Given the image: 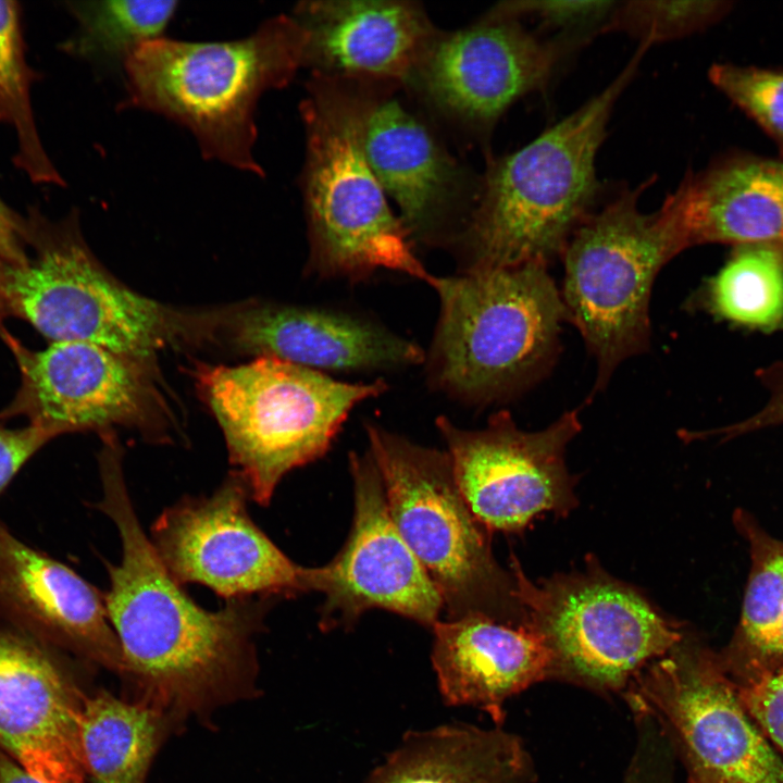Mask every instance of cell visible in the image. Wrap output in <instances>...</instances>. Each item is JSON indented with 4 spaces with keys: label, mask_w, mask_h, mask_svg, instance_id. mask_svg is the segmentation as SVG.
<instances>
[{
    "label": "cell",
    "mask_w": 783,
    "mask_h": 783,
    "mask_svg": "<svg viewBox=\"0 0 783 783\" xmlns=\"http://www.w3.org/2000/svg\"><path fill=\"white\" fill-rule=\"evenodd\" d=\"M436 426L453 475L473 514L490 532H520L543 512L567 515L577 505L566 449L581 431L577 411L537 432L520 430L507 411L468 431L446 417Z\"/></svg>",
    "instance_id": "cell-13"
},
{
    "label": "cell",
    "mask_w": 783,
    "mask_h": 783,
    "mask_svg": "<svg viewBox=\"0 0 783 783\" xmlns=\"http://www.w3.org/2000/svg\"><path fill=\"white\" fill-rule=\"evenodd\" d=\"M365 431L391 519L438 591L447 620L482 614L524 624L513 576L496 561L490 531L462 497L448 452L374 423Z\"/></svg>",
    "instance_id": "cell-9"
},
{
    "label": "cell",
    "mask_w": 783,
    "mask_h": 783,
    "mask_svg": "<svg viewBox=\"0 0 783 783\" xmlns=\"http://www.w3.org/2000/svg\"><path fill=\"white\" fill-rule=\"evenodd\" d=\"M689 783H741L712 772L691 768Z\"/></svg>",
    "instance_id": "cell-38"
},
{
    "label": "cell",
    "mask_w": 783,
    "mask_h": 783,
    "mask_svg": "<svg viewBox=\"0 0 783 783\" xmlns=\"http://www.w3.org/2000/svg\"><path fill=\"white\" fill-rule=\"evenodd\" d=\"M526 769L514 736L448 724L407 733L365 783H520Z\"/></svg>",
    "instance_id": "cell-24"
},
{
    "label": "cell",
    "mask_w": 783,
    "mask_h": 783,
    "mask_svg": "<svg viewBox=\"0 0 783 783\" xmlns=\"http://www.w3.org/2000/svg\"><path fill=\"white\" fill-rule=\"evenodd\" d=\"M169 714L107 692L85 696L80 744L86 774L95 783H145L166 731Z\"/></svg>",
    "instance_id": "cell-25"
},
{
    "label": "cell",
    "mask_w": 783,
    "mask_h": 783,
    "mask_svg": "<svg viewBox=\"0 0 783 783\" xmlns=\"http://www.w3.org/2000/svg\"><path fill=\"white\" fill-rule=\"evenodd\" d=\"M731 678L748 714L765 736L783 751V664L741 672Z\"/></svg>",
    "instance_id": "cell-32"
},
{
    "label": "cell",
    "mask_w": 783,
    "mask_h": 783,
    "mask_svg": "<svg viewBox=\"0 0 783 783\" xmlns=\"http://www.w3.org/2000/svg\"><path fill=\"white\" fill-rule=\"evenodd\" d=\"M709 78L774 140L783 159V70L717 63Z\"/></svg>",
    "instance_id": "cell-31"
},
{
    "label": "cell",
    "mask_w": 783,
    "mask_h": 783,
    "mask_svg": "<svg viewBox=\"0 0 783 783\" xmlns=\"http://www.w3.org/2000/svg\"><path fill=\"white\" fill-rule=\"evenodd\" d=\"M27 259L0 266V297L51 340L98 345L153 359L159 350L215 338L222 312L192 313L145 297L114 278L89 250L76 214L27 222Z\"/></svg>",
    "instance_id": "cell-4"
},
{
    "label": "cell",
    "mask_w": 783,
    "mask_h": 783,
    "mask_svg": "<svg viewBox=\"0 0 783 783\" xmlns=\"http://www.w3.org/2000/svg\"><path fill=\"white\" fill-rule=\"evenodd\" d=\"M0 334L16 359L21 385L0 419L25 417L55 436L82 431L111 433L121 425L159 437L165 405L151 359L80 341L30 350L5 330Z\"/></svg>",
    "instance_id": "cell-11"
},
{
    "label": "cell",
    "mask_w": 783,
    "mask_h": 783,
    "mask_svg": "<svg viewBox=\"0 0 783 783\" xmlns=\"http://www.w3.org/2000/svg\"><path fill=\"white\" fill-rule=\"evenodd\" d=\"M783 422V381L779 384L768 405L756 415L722 431L731 436Z\"/></svg>",
    "instance_id": "cell-36"
},
{
    "label": "cell",
    "mask_w": 783,
    "mask_h": 783,
    "mask_svg": "<svg viewBox=\"0 0 783 783\" xmlns=\"http://www.w3.org/2000/svg\"><path fill=\"white\" fill-rule=\"evenodd\" d=\"M4 313H5V311H4V308H3V304H2V300H1V297H0V323H1V319H2V316H3ZM2 328H3V327H1V325H0V331H1Z\"/></svg>",
    "instance_id": "cell-40"
},
{
    "label": "cell",
    "mask_w": 783,
    "mask_h": 783,
    "mask_svg": "<svg viewBox=\"0 0 783 783\" xmlns=\"http://www.w3.org/2000/svg\"><path fill=\"white\" fill-rule=\"evenodd\" d=\"M196 374L223 432L233 472L262 506L285 474L330 449L358 403L387 389L382 378L343 382L272 357L235 366L200 365Z\"/></svg>",
    "instance_id": "cell-8"
},
{
    "label": "cell",
    "mask_w": 783,
    "mask_h": 783,
    "mask_svg": "<svg viewBox=\"0 0 783 783\" xmlns=\"http://www.w3.org/2000/svg\"><path fill=\"white\" fill-rule=\"evenodd\" d=\"M27 259V222L0 199V266L18 265Z\"/></svg>",
    "instance_id": "cell-35"
},
{
    "label": "cell",
    "mask_w": 783,
    "mask_h": 783,
    "mask_svg": "<svg viewBox=\"0 0 783 783\" xmlns=\"http://www.w3.org/2000/svg\"><path fill=\"white\" fill-rule=\"evenodd\" d=\"M681 643L649 668L641 687L676 732L691 768L741 783H783V761L743 706L720 657Z\"/></svg>",
    "instance_id": "cell-15"
},
{
    "label": "cell",
    "mask_w": 783,
    "mask_h": 783,
    "mask_svg": "<svg viewBox=\"0 0 783 783\" xmlns=\"http://www.w3.org/2000/svg\"><path fill=\"white\" fill-rule=\"evenodd\" d=\"M0 783H41L0 748Z\"/></svg>",
    "instance_id": "cell-37"
},
{
    "label": "cell",
    "mask_w": 783,
    "mask_h": 783,
    "mask_svg": "<svg viewBox=\"0 0 783 783\" xmlns=\"http://www.w3.org/2000/svg\"><path fill=\"white\" fill-rule=\"evenodd\" d=\"M616 5L614 1H517L496 10L517 17L533 14L550 26L575 28L609 20Z\"/></svg>",
    "instance_id": "cell-33"
},
{
    "label": "cell",
    "mask_w": 783,
    "mask_h": 783,
    "mask_svg": "<svg viewBox=\"0 0 783 783\" xmlns=\"http://www.w3.org/2000/svg\"><path fill=\"white\" fill-rule=\"evenodd\" d=\"M304 34L293 16L265 20L246 37L142 45L124 70L120 109L148 111L191 133L203 158L263 176L256 159V109L303 66Z\"/></svg>",
    "instance_id": "cell-3"
},
{
    "label": "cell",
    "mask_w": 783,
    "mask_h": 783,
    "mask_svg": "<svg viewBox=\"0 0 783 783\" xmlns=\"http://www.w3.org/2000/svg\"><path fill=\"white\" fill-rule=\"evenodd\" d=\"M432 630V663L445 704L478 707L498 723L510 696L556 671L545 638L527 624L473 614L438 620Z\"/></svg>",
    "instance_id": "cell-22"
},
{
    "label": "cell",
    "mask_w": 783,
    "mask_h": 783,
    "mask_svg": "<svg viewBox=\"0 0 783 783\" xmlns=\"http://www.w3.org/2000/svg\"><path fill=\"white\" fill-rule=\"evenodd\" d=\"M362 142L411 241L437 244L451 237L465 176L426 124L398 98L368 97Z\"/></svg>",
    "instance_id": "cell-20"
},
{
    "label": "cell",
    "mask_w": 783,
    "mask_h": 783,
    "mask_svg": "<svg viewBox=\"0 0 783 783\" xmlns=\"http://www.w3.org/2000/svg\"><path fill=\"white\" fill-rule=\"evenodd\" d=\"M427 284L440 303L427 357L436 388L462 401L489 403L548 370L568 314L547 266L432 275Z\"/></svg>",
    "instance_id": "cell-6"
},
{
    "label": "cell",
    "mask_w": 783,
    "mask_h": 783,
    "mask_svg": "<svg viewBox=\"0 0 783 783\" xmlns=\"http://www.w3.org/2000/svg\"><path fill=\"white\" fill-rule=\"evenodd\" d=\"M643 189L645 184L626 189L591 212L561 254V298L568 321L596 358L598 389L623 360L648 348L652 283L691 246L681 186L652 213L638 209Z\"/></svg>",
    "instance_id": "cell-7"
},
{
    "label": "cell",
    "mask_w": 783,
    "mask_h": 783,
    "mask_svg": "<svg viewBox=\"0 0 783 783\" xmlns=\"http://www.w3.org/2000/svg\"><path fill=\"white\" fill-rule=\"evenodd\" d=\"M54 437L52 432L34 424L0 427V494L25 462Z\"/></svg>",
    "instance_id": "cell-34"
},
{
    "label": "cell",
    "mask_w": 783,
    "mask_h": 783,
    "mask_svg": "<svg viewBox=\"0 0 783 783\" xmlns=\"http://www.w3.org/2000/svg\"><path fill=\"white\" fill-rule=\"evenodd\" d=\"M54 652L0 620V748L41 783H85V696Z\"/></svg>",
    "instance_id": "cell-17"
},
{
    "label": "cell",
    "mask_w": 783,
    "mask_h": 783,
    "mask_svg": "<svg viewBox=\"0 0 783 783\" xmlns=\"http://www.w3.org/2000/svg\"><path fill=\"white\" fill-rule=\"evenodd\" d=\"M560 51L495 10L470 27L436 33L409 79L447 116L486 128L546 84Z\"/></svg>",
    "instance_id": "cell-16"
},
{
    "label": "cell",
    "mask_w": 783,
    "mask_h": 783,
    "mask_svg": "<svg viewBox=\"0 0 783 783\" xmlns=\"http://www.w3.org/2000/svg\"><path fill=\"white\" fill-rule=\"evenodd\" d=\"M0 620L52 649L121 672L104 594L0 522Z\"/></svg>",
    "instance_id": "cell-18"
},
{
    "label": "cell",
    "mask_w": 783,
    "mask_h": 783,
    "mask_svg": "<svg viewBox=\"0 0 783 783\" xmlns=\"http://www.w3.org/2000/svg\"><path fill=\"white\" fill-rule=\"evenodd\" d=\"M731 1H629L617 3L604 30L626 32L652 45L699 32L721 20Z\"/></svg>",
    "instance_id": "cell-30"
},
{
    "label": "cell",
    "mask_w": 783,
    "mask_h": 783,
    "mask_svg": "<svg viewBox=\"0 0 783 783\" xmlns=\"http://www.w3.org/2000/svg\"><path fill=\"white\" fill-rule=\"evenodd\" d=\"M368 97L341 79L314 75L302 101V194L309 269L319 276L364 279L381 269L430 282L412 241L366 160Z\"/></svg>",
    "instance_id": "cell-5"
},
{
    "label": "cell",
    "mask_w": 783,
    "mask_h": 783,
    "mask_svg": "<svg viewBox=\"0 0 783 783\" xmlns=\"http://www.w3.org/2000/svg\"><path fill=\"white\" fill-rule=\"evenodd\" d=\"M749 544L751 567L739 624L723 656L730 674L781 666L779 632L783 614V542L768 535L746 512L734 514Z\"/></svg>",
    "instance_id": "cell-26"
},
{
    "label": "cell",
    "mask_w": 783,
    "mask_h": 783,
    "mask_svg": "<svg viewBox=\"0 0 783 783\" xmlns=\"http://www.w3.org/2000/svg\"><path fill=\"white\" fill-rule=\"evenodd\" d=\"M237 350L316 371H378L420 364L422 348L366 318L316 307L254 303L220 327Z\"/></svg>",
    "instance_id": "cell-19"
},
{
    "label": "cell",
    "mask_w": 783,
    "mask_h": 783,
    "mask_svg": "<svg viewBox=\"0 0 783 783\" xmlns=\"http://www.w3.org/2000/svg\"><path fill=\"white\" fill-rule=\"evenodd\" d=\"M710 310L730 322L760 330L783 323V245L736 246L710 281Z\"/></svg>",
    "instance_id": "cell-28"
},
{
    "label": "cell",
    "mask_w": 783,
    "mask_h": 783,
    "mask_svg": "<svg viewBox=\"0 0 783 783\" xmlns=\"http://www.w3.org/2000/svg\"><path fill=\"white\" fill-rule=\"evenodd\" d=\"M689 245H783V159L726 157L680 183Z\"/></svg>",
    "instance_id": "cell-23"
},
{
    "label": "cell",
    "mask_w": 783,
    "mask_h": 783,
    "mask_svg": "<svg viewBox=\"0 0 783 783\" xmlns=\"http://www.w3.org/2000/svg\"><path fill=\"white\" fill-rule=\"evenodd\" d=\"M514 596L525 622L551 649L556 671L619 687L682 641L679 627L633 586L593 560L585 571L531 581L511 556Z\"/></svg>",
    "instance_id": "cell-10"
},
{
    "label": "cell",
    "mask_w": 783,
    "mask_h": 783,
    "mask_svg": "<svg viewBox=\"0 0 783 783\" xmlns=\"http://www.w3.org/2000/svg\"><path fill=\"white\" fill-rule=\"evenodd\" d=\"M779 648H780L781 664H783V614H782L780 632H779Z\"/></svg>",
    "instance_id": "cell-39"
},
{
    "label": "cell",
    "mask_w": 783,
    "mask_h": 783,
    "mask_svg": "<svg viewBox=\"0 0 783 783\" xmlns=\"http://www.w3.org/2000/svg\"><path fill=\"white\" fill-rule=\"evenodd\" d=\"M177 5V1L166 0L71 3L78 28L66 44L67 50L123 78L125 65L136 50L164 36Z\"/></svg>",
    "instance_id": "cell-27"
},
{
    "label": "cell",
    "mask_w": 783,
    "mask_h": 783,
    "mask_svg": "<svg viewBox=\"0 0 783 783\" xmlns=\"http://www.w3.org/2000/svg\"><path fill=\"white\" fill-rule=\"evenodd\" d=\"M102 497L97 509L115 524L122 546L107 562L104 594L122 649L121 673L137 687V701L169 716L199 711L237 696L254 671L252 638L270 597L228 599L209 611L169 573L138 521L116 439L99 453Z\"/></svg>",
    "instance_id": "cell-1"
},
{
    "label": "cell",
    "mask_w": 783,
    "mask_h": 783,
    "mask_svg": "<svg viewBox=\"0 0 783 783\" xmlns=\"http://www.w3.org/2000/svg\"><path fill=\"white\" fill-rule=\"evenodd\" d=\"M245 481L232 472L210 496L185 497L151 527L160 560L181 585L228 599L315 592V568L291 561L252 521Z\"/></svg>",
    "instance_id": "cell-12"
},
{
    "label": "cell",
    "mask_w": 783,
    "mask_h": 783,
    "mask_svg": "<svg viewBox=\"0 0 783 783\" xmlns=\"http://www.w3.org/2000/svg\"><path fill=\"white\" fill-rule=\"evenodd\" d=\"M349 470L353 523L340 551L316 568L315 592L325 595L321 629H349L373 608L432 629L443 609L440 595L398 532L381 474L368 450L349 455Z\"/></svg>",
    "instance_id": "cell-14"
},
{
    "label": "cell",
    "mask_w": 783,
    "mask_h": 783,
    "mask_svg": "<svg viewBox=\"0 0 783 783\" xmlns=\"http://www.w3.org/2000/svg\"><path fill=\"white\" fill-rule=\"evenodd\" d=\"M646 50L600 94L523 148L489 165L464 221L462 272L548 266L592 212L597 152L611 110Z\"/></svg>",
    "instance_id": "cell-2"
},
{
    "label": "cell",
    "mask_w": 783,
    "mask_h": 783,
    "mask_svg": "<svg viewBox=\"0 0 783 783\" xmlns=\"http://www.w3.org/2000/svg\"><path fill=\"white\" fill-rule=\"evenodd\" d=\"M32 78L25 61L17 3L0 0V121L15 130L16 165L35 183L63 186L64 181L37 133L29 98Z\"/></svg>",
    "instance_id": "cell-29"
},
{
    "label": "cell",
    "mask_w": 783,
    "mask_h": 783,
    "mask_svg": "<svg viewBox=\"0 0 783 783\" xmlns=\"http://www.w3.org/2000/svg\"><path fill=\"white\" fill-rule=\"evenodd\" d=\"M293 18L304 34L303 66L332 78H410L436 32L408 1H303Z\"/></svg>",
    "instance_id": "cell-21"
}]
</instances>
